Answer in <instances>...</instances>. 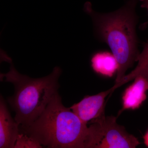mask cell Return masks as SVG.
Wrapping results in <instances>:
<instances>
[{"label":"cell","mask_w":148,"mask_h":148,"mask_svg":"<svg viewBox=\"0 0 148 148\" xmlns=\"http://www.w3.org/2000/svg\"><path fill=\"white\" fill-rule=\"evenodd\" d=\"M138 2V0H128L118 10L106 13L95 11L89 2L84 5L85 12L92 19L95 36L108 45L117 61L115 84L138 61L140 53L136 29L139 22L136 11Z\"/></svg>","instance_id":"obj_1"},{"label":"cell","mask_w":148,"mask_h":148,"mask_svg":"<svg viewBox=\"0 0 148 148\" xmlns=\"http://www.w3.org/2000/svg\"><path fill=\"white\" fill-rule=\"evenodd\" d=\"M89 127L62 103L58 92L31 125L19 126L26 134L48 148H88Z\"/></svg>","instance_id":"obj_2"},{"label":"cell","mask_w":148,"mask_h":148,"mask_svg":"<svg viewBox=\"0 0 148 148\" xmlns=\"http://www.w3.org/2000/svg\"><path fill=\"white\" fill-rule=\"evenodd\" d=\"M5 74L6 82L14 87L7 102L15 113L14 119L21 127H27L40 115L53 96L58 92L62 70L56 66L51 73L42 77L32 78L21 74L13 63Z\"/></svg>","instance_id":"obj_3"},{"label":"cell","mask_w":148,"mask_h":148,"mask_svg":"<svg viewBox=\"0 0 148 148\" xmlns=\"http://www.w3.org/2000/svg\"><path fill=\"white\" fill-rule=\"evenodd\" d=\"M94 125L95 148H135L141 143L118 124L116 117L105 113L90 121Z\"/></svg>","instance_id":"obj_4"},{"label":"cell","mask_w":148,"mask_h":148,"mask_svg":"<svg viewBox=\"0 0 148 148\" xmlns=\"http://www.w3.org/2000/svg\"><path fill=\"white\" fill-rule=\"evenodd\" d=\"M113 91L112 88L96 95L85 96L70 108L86 124L105 113V98Z\"/></svg>","instance_id":"obj_5"},{"label":"cell","mask_w":148,"mask_h":148,"mask_svg":"<svg viewBox=\"0 0 148 148\" xmlns=\"http://www.w3.org/2000/svg\"><path fill=\"white\" fill-rule=\"evenodd\" d=\"M19 124L12 117L0 93V148H14L19 133Z\"/></svg>","instance_id":"obj_6"},{"label":"cell","mask_w":148,"mask_h":148,"mask_svg":"<svg viewBox=\"0 0 148 148\" xmlns=\"http://www.w3.org/2000/svg\"><path fill=\"white\" fill-rule=\"evenodd\" d=\"M134 82L125 91L122 97V110L138 108L147 99L148 90V77L139 75Z\"/></svg>","instance_id":"obj_7"},{"label":"cell","mask_w":148,"mask_h":148,"mask_svg":"<svg viewBox=\"0 0 148 148\" xmlns=\"http://www.w3.org/2000/svg\"><path fill=\"white\" fill-rule=\"evenodd\" d=\"M91 67L97 73L105 76L112 77L117 72L119 65L113 54L107 51H101L93 54Z\"/></svg>","instance_id":"obj_8"},{"label":"cell","mask_w":148,"mask_h":148,"mask_svg":"<svg viewBox=\"0 0 148 148\" xmlns=\"http://www.w3.org/2000/svg\"><path fill=\"white\" fill-rule=\"evenodd\" d=\"M39 143L26 134L19 132L14 148H41Z\"/></svg>","instance_id":"obj_9"},{"label":"cell","mask_w":148,"mask_h":148,"mask_svg":"<svg viewBox=\"0 0 148 148\" xmlns=\"http://www.w3.org/2000/svg\"><path fill=\"white\" fill-rule=\"evenodd\" d=\"M1 35V34L0 33V38ZM3 62H6L11 64L12 63V59L5 51L3 50L2 49L0 48V65ZM4 79L5 73H3L0 71V82L3 81Z\"/></svg>","instance_id":"obj_10"},{"label":"cell","mask_w":148,"mask_h":148,"mask_svg":"<svg viewBox=\"0 0 148 148\" xmlns=\"http://www.w3.org/2000/svg\"><path fill=\"white\" fill-rule=\"evenodd\" d=\"M140 1L141 3V8L146 9L147 10L148 15V0H140ZM148 25V20L147 22H145V23L140 25V29L141 30H145L147 27Z\"/></svg>","instance_id":"obj_11"},{"label":"cell","mask_w":148,"mask_h":148,"mask_svg":"<svg viewBox=\"0 0 148 148\" xmlns=\"http://www.w3.org/2000/svg\"><path fill=\"white\" fill-rule=\"evenodd\" d=\"M144 143L148 147V131L144 137Z\"/></svg>","instance_id":"obj_12"}]
</instances>
